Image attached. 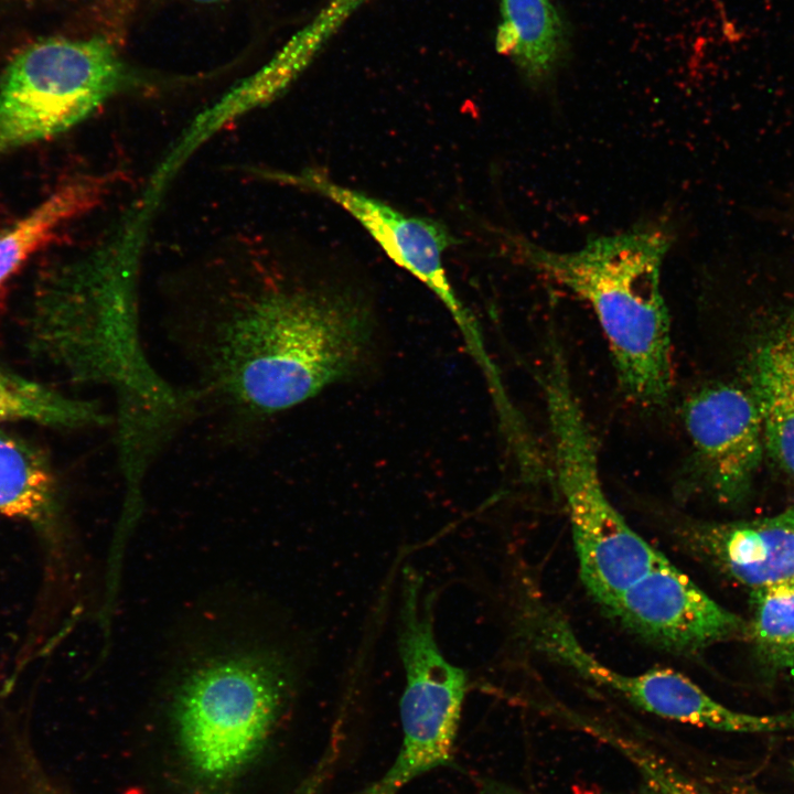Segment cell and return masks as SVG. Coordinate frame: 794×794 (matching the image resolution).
Returning <instances> with one entry per match:
<instances>
[{
	"label": "cell",
	"mask_w": 794,
	"mask_h": 794,
	"mask_svg": "<svg viewBox=\"0 0 794 794\" xmlns=\"http://www.w3.org/2000/svg\"><path fill=\"white\" fill-rule=\"evenodd\" d=\"M197 377L191 389L243 418L292 408L346 377L360 350L350 298L256 278L175 314L169 326Z\"/></svg>",
	"instance_id": "1"
},
{
	"label": "cell",
	"mask_w": 794,
	"mask_h": 794,
	"mask_svg": "<svg viewBox=\"0 0 794 794\" xmlns=\"http://www.w3.org/2000/svg\"><path fill=\"white\" fill-rule=\"evenodd\" d=\"M143 229L129 217L105 246L47 278L25 324L35 360L72 382L115 390L121 423L155 419L176 398L139 340L136 270Z\"/></svg>",
	"instance_id": "2"
},
{
	"label": "cell",
	"mask_w": 794,
	"mask_h": 794,
	"mask_svg": "<svg viewBox=\"0 0 794 794\" xmlns=\"http://www.w3.org/2000/svg\"><path fill=\"white\" fill-rule=\"evenodd\" d=\"M512 240L528 265L591 304L627 399L643 408L665 405L673 389V362L661 268L669 235L636 228L564 253L521 237Z\"/></svg>",
	"instance_id": "3"
},
{
	"label": "cell",
	"mask_w": 794,
	"mask_h": 794,
	"mask_svg": "<svg viewBox=\"0 0 794 794\" xmlns=\"http://www.w3.org/2000/svg\"><path fill=\"white\" fill-rule=\"evenodd\" d=\"M292 685L287 658L264 647L217 653L191 666L175 687L171 718L192 776L216 787L246 772L273 734Z\"/></svg>",
	"instance_id": "4"
},
{
	"label": "cell",
	"mask_w": 794,
	"mask_h": 794,
	"mask_svg": "<svg viewBox=\"0 0 794 794\" xmlns=\"http://www.w3.org/2000/svg\"><path fill=\"white\" fill-rule=\"evenodd\" d=\"M540 382L552 476L565 498L580 577L605 610L665 556L629 526L605 494L594 441L556 344H551Z\"/></svg>",
	"instance_id": "5"
},
{
	"label": "cell",
	"mask_w": 794,
	"mask_h": 794,
	"mask_svg": "<svg viewBox=\"0 0 794 794\" xmlns=\"http://www.w3.org/2000/svg\"><path fill=\"white\" fill-rule=\"evenodd\" d=\"M138 79L98 37L28 46L0 81V157L68 131Z\"/></svg>",
	"instance_id": "6"
},
{
	"label": "cell",
	"mask_w": 794,
	"mask_h": 794,
	"mask_svg": "<svg viewBox=\"0 0 794 794\" xmlns=\"http://www.w3.org/2000/svg\"><path fill=\"white\" fill-rule=\"evenodd\" d=\"M411 568L403 572L398 652L405 670L400 699L403 742L389 769L361 794H398L417 777L453 762L466 675L440 651L433 594Z\"/></svg>",
	"instance_id": "7"
},
{
	"label": "cell",
	"mask_w": 794,
	"mask_h": 794,
	"mask_svg": "<svg viewBox=\"0 0 794 794\" xmlns=\"http://www.w3.org/2000/svg\"><path fill=\"white\" fill-rule=\"evenodd\" d=\"M528 626L543 652L653 715L725 732L794 731V713L752 715L733 710L673 669L655 668L637 675L615 672L586 651L562 616L548 608H535L528 616Z\"/></svg>",
	"instance_id": "8"
},
{
	"label": "cell",
	"mask_w": 794,
	"mask_h": 794,
	"mask_svg": "<svg viewBox=\"0 0 794 794\" xmlns=\"http://www.w3.org/2000/svg\"><path fill=\"white\" fill-rule=\"evenodd\" d=\"M605 611L643 641L678 655L747 635L745 620L709 597L666 557Z\"/></svg>",
	"instance_id": "9"
},
{
	"label": "cell",
	"mask_w": 794,
	"mask_h": 794,
	"mask_svg": "<svg viewBox=\"0 0 794 794\" xmlns=\"http://www.w3.org/2000/svg\"><path fill=\"white\" fill-rule=\"evenodd\" d=\"M697 479L722 504L742 502L760 466L764 438L750 391L730 383L693 390L682 407Z\"/></svg>",
	"instance_id": "10"
},
{
	"label": "cell",
	"mask_w": 794,
	"mask_h": 794,
	"mask_svg": "<svg viewBox=\"0 0 794 794\" xmlns=\"http://www.w3.org/2000/svg\"><path fill=\"white\" fill-rule=\"evenodd\" d=\"M268 176L328 197L348 212L399 266L422 281L444 303L476 344L471 319L447 278L442 256L451 244L449 232L431 219L409 216L314 170L270 172Z\"/></svg>",
	"instance_id": "11"
},
{
	"label": "cell",
	"mask_w": 794,
	"mask_h": 794,
	"mask_svg": "<svg viewBox=\"0 0 794 794\" xmlns=\"http://www.w3.org/2000/svg\"><path fill=\"white\" fill-rule=\"evenodd\" d=\"M676 529L687 550L750 590L794 580V506L754 519L686 521Z\"/></svg>",
	"instance_id": "12"
},
{
	"label": "cell",
	"mask_w": 794,
	"mask_h": 794,
	"mask_svg": "<svg viewBox=\"0 0 794 794\" xmlns=\"http://www.w3.org/2000/svg\"><path fill=\"white\" fill-rule=\"evenodd\" d=\"M99 178L60 186L32 211L0 232V289L69 221L87 212L101 194Z\"/></svg>",
	"instance_id": "13"
},
{
	"label": "cell",
	"mask_w": 794,
	"mask_h": 794,
	"mask_svg": "<svg viewBox=\"0 0 794 794\" xmlns=\"http://www.w3.org/2000/svg\"><path fill=\"white\" fill-rule=\"evenodd\" d=\"M566 33L552 0H501L495 46L532 81L550 75L562 56Z\"/></svg>",
	"instance_id": "14"
},
{
	"label": "cell",
	"mask_w": 794,
	"mask_h": 794,
	"mask_svg": "<svg viewBox=\"0 0 794 794\" xmlns=\"http://www.w3.org/2000/svg\"><path fill=\"white\" fill-rule=\"evenodd\" d=\"M753 362L751 394L760 414L764 446L794 479V379L774 336L760 347Z\"/></svg>",
	"instance_id": "15"
},
{
	"label": "cell",
	"mask_w": 794,
	"mask_h": 794,
	"mask_svg": "<svg viewBox=\"0 0 794 794\" xmlns=\"http://www.w3.org/2000/svg\"><path fill=\"white\" fill-rule=\"evenodd\" d=\"M56 506V480L44 454L0 431V514L44 524Z\"/></svg>",
	"instance_id": "16"
},
{
	"label": "cell",
	"mask_w": 794,
	"mask_h": 794,
	"mask_svg": "<svg viewBox=\"0 0 794 794\" xmlns=\"http://www.w3.org/2000/svg\"><path fill=\"white\" fill-rule=\"evenodd\" d=\"M109 420L97 404L71 398L0 365V422L78 429L105 426Z\"/></svg>",
	"instance_id": "17"
},
{
	"label": "cell",
	"mask_w": 794,
	"mask_h": 794,
	"mask_svg": "<svg viewBox=\"0 0 794 794\" xmlns=\"http://www.w3.org/2000/svg\"><path fill=\"white\" fill-rule=\"evenodd\" d=\"M366 0H328L314 19L294 34L265 66L270 82L287 88Z\"/></svg>",
	"instance_id": "18"
},
{
	"label": "cell",
	"mask_w": 794,
	"mask_h": 794,
	"mask_svg": "<svg viewBox=\"0 0 794 794\" xmlns=\"http://www.w3.org/2000/svg\"><path fill=\"white\" fill-rule=\"evenodd\" d=\"M747 636L768 663L794 640V580L751 589Z\"/></svg>",
	"instance_id": "19"
},
{
	"label": "cell",
	"mask_w": 794,
	"mask_h": 794,
	"mask_svg": "<svg viewBox=\"0 0 794 794\" xmlns=\"http://www.w3.org/2000/svg\"><path fill=\"white\" fill-rule=\"evenodd\" d=\"M621 748L636 766L645 794H710L651 752L625 743Z\"/></svg>",
	"instance_id": "20"
},
{
	"label": "cell",
	"mask_w": 794,
	"mask_h": 794,
	"mask_svg": "<svg viewBox=\"0 0 794 794\" xmlns=\"http://www.w3.org/2000/svg\"><path fill=\"white\" fill-rule=\"evenodd\" d=\"M769 664L794 682V640L780 651Z\"/></svg>",
	"instance_id": "21"
},
{
	"label": "cell",
	"mask_w": 794,
	"mask_h": 794,
	"mask_svg": "<svg viewBox=\"0 0 794 794\" xmlns=\"http://www.w3.org/2000/svg\"><path fill=\"white\" fill-rule=\"evenodd\" d=\"M774 337L784 353L794 379V323L780 331Z\"/></svg>",
	"instance_id": "22"
},
{
	"label": "cell",
	"mask_w": 794,
	"mask_h": 794,
	"mask_svg": "<svg viewBox=\"0 0 794 794\" xmlns=\"http://www.w3.org/2000/svg\"><path fill=\"white\" fill-rule=\"evenodd\" d=\"M324 779L318 772H312L290 794H321Z\"/></svg>",
	"instance_id": "23"
},
{
	"label": "cell",
	"mask_w": 794,
	"mask_h": 794,
	"mask_svg": "<svg viewBox=\"0 0 794 794\" xmlns=\"http://www.w3.org/2000/svg\"><path fill=\"white\" fill-rule=\"evenodd\" d=\"M730 794H766V793H764L763 791H761L760 788H758L753 785L740 783V784L731 785Z\"/></svg>",
	"instance_id": "24"
},
{
	"label": "cell",
	"mask_w": 794,
	"mask_h": 794,
	"mask_svg": "<svg viewBox=\"0 0 794 794\" xmlns=\"http://www.w3.org/2000/svg\"><path fill=\"white\" fill-rule=\"evenodd\" d=\"M478 794H512V793L498 791L495 788H484V790L480 791Z\"/></svg>",
	"instance_id": "25"
},
{
	"label": "cell",
	"mask_w": 794,
	"mask_h": 794,
	"mask_svg": "<svg viewBox=\"0 0 794 794\" xmlns=\"http://www.w3.org/2000/svg\"><path fill=\"white\" fill-rule=\"evenodd\" d=\"M192 1L203 2V3H211V2H216V1H219V0H192Z\"/></svg>",
	"instance_id": "26"
}]
</instances>
